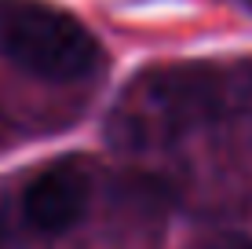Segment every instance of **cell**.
<instances>
[{
	"label": "cell",
	"mask_w": 252,
	"mask_h": 249,
	"mask_svg": "<svg viewBox=\"0 0 252 249\" xmlns=\"http://www.w3.org/2000/svg\"><path fill=\"white\" fill-rule=\"evenodd\" d=\"M220 117H230L223 66H154L121 88L106 117V140L132 154L161 150Z\"/></svg>",
	"instance_id": "6da1fadb"
},
{
	"label": "cell",
	"mask_w": 252,
	"mask_h": 249,
	"mask_svg": "<svg viewBox=\"0 0 252 249\" xmlns=\"http://www.w3.org/2000/svg\"><path fill=\"white\" fill-rule=\"evenodd\" d=\"M0 51L30 77L55 84L84 81L106 63L99 37L77 15L40 0L0 4Z\"/></svg>",
	"instance_id": "7a4b0ae2"
},
{
	"label": "cell",
	"mask_w": 252,
	"mask_h": 249,
	"mask_svg": "<svg viewBox=\"0 0 252 249\" xmlns=\"http://www.w3.org/2000/svg\"><path fill=\"white\" fill-rule=\"evenodd\" d=\"M92 202V179L81 165L59 161L33 176V183L22 194V216L26 224L40 235H66L69 227L81 224Z\"/></svg>",
	"instance_id": "3957f363"
},
{
	"label": "cell",
	"mask_w": 252,
	"mask_h": 249,
	"mask_svg": "<svg viewBox=\"0 0 252 249\" xmlns=\"http://www.w3.org/2000/svg\"><path fill=\"white\" fill-rule=\"evenodd\" d=\"M223 84H227L230 114H252V59L223 66Z\"/></svg>",
	"instance_id": "277c9868"
},
{
	"label": "cell",
	"mask_w": 252,
	"mask_h": 249,
	"mask_svg": "<svg viewBox=\"0 0 252 249\" xmlns=\"http://www.w3.org/2000/svg\"><path fill=\"white\" fill-rule=\"evenodd\" d=\"M194 249H252V235H245V231H208L194 242Z\"/></svg>",
	"instance_id": "5b68a950"
},
{
	"label": "cell",
	"mask_w": 252,
	"mask_h": 249,
	"mask_svg": "<svg viewBox=\"0 0 252 249\" xmlns=\"http://www.w3.org/2000/svg\"><path fill=\"white\" fill-rule=\"evenodd\" d=\"M7 227H11V213H7V198H4V191H0V242H4Z\"/></svg>",
	"instance_id": "8992f818"
}]
</instances>
